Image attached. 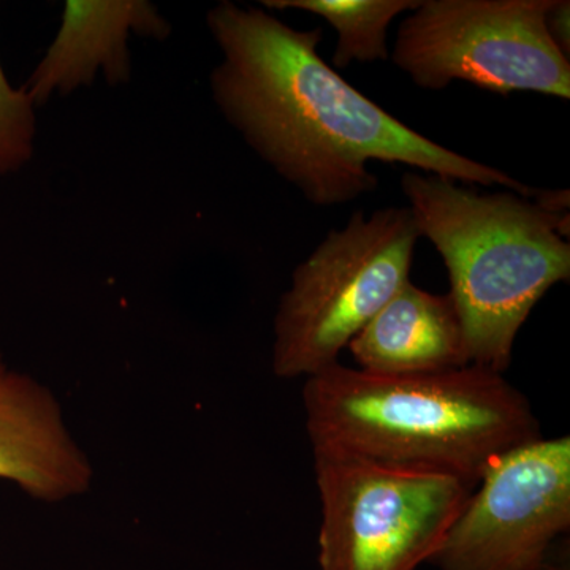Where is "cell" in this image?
I'll list each match as a JSON object with an SVG mask.
<instances>
[{"label":"cell","instance_id":"obj_1","mask_svg":"<svg viewBox=\"0 0 570 570\" xmlns=\"http://www.w3.org/2000/svg\"><path fill=\"white\" fill-rule=\"evenodd\" d=\"M223 61L209 91L225 121L307 202L335 206L377 189L373 160L404 164L468 186L535 189L452 151L356 91L318 56L321 29L298 31L258 7L230 0L206 13Z\"/></svg>","mask_w":570,"mask_h":570},{"label":"cell","instance_id":"obj_2","mask_svg":"<svg viewBox=\"0 0 570 570\" xmlns=\"http://www.w3.org/2000/svg\"><path fill=\"white\" fill-rule=\"evenodd\" d=\"M303 406L313 450L474 487L499 456L542 438L530 400L474 365L384 376L336 362L306 379Z\"/></svg>","mask_w":570,"mask_h":570},{"label":"cell","instance_id":"obj_3","mask_svg":"<svg viewBox=\"0 0 570 570\" xmlns=\"http://www.w3.org/2000/svg\"><path fill=\"white\" fill-rule=\"evenodd\" d=\"M401 189L420 236L448 268L469 365L504 374L531 311L553 285L569 281V213L419 171L404 174Z\"/></svg>","mask_w":570,"mask_h":570},{"label":"cell","instance_id":"obj_4","mask_svg":"<svg viewBox=\"0 0 570 570\" xmlns=\"http://www.w3.org/2000/svg\"><path fill=\"white\" fill-rule=\"evenodd\" d=\"M420 232L409 208L352 214L292 273L275 317L272 367L279 379L335 365L363 326L409 283Z\"/></svg>","mask_w":570,"mask_h":570},{"label":"cell","instance_id":"obj_5","mask_svg":"<svg viewBox=\"0 0 570 570\" xmlns=\"http://www.w3.org/2000/svg\"><path fill=\"white\" fill-rule=\"evenodd\" d=\"M321 570H417L475 487L453 475L313 450Z\"/></svg>","mask_w":570,"mask_h":570},{"label":"cell","instance_id":"obj_6","mask_svg":"<svg viewBox=\"0 0 570 570\" xmlns=\"http://www.w3.org/2000/svg\"><path fill=\"white\" fill-rule=\"evenodd\" d=\"M553 0H425L401 22L392 59L419 88L460 80L509 96L570 99V63L547 32Z\"/></svg>","mask_w":570,"mask_h":570},{"label":"cell","instance_id":"obj_7","mask_svg":"<svg viewBox=\"0 0 570 570\" xmlns=\"http://www.w3.org/2000/svg\"><path fill=\"white\" fill-rule=\"evenodd\" d=\"M430 564L441 570H569L570 439L539 438L490 464Z\"/></svg>","mask_w":570,"mask_h":570},{"label":"cell","instance_id":"obj_8","mask_svg":"<svg viewBox=\"0 0 570 570\" xmlns=\"http://www.w3.org/2000/svg\"><path fill=\"white\" fill-rule=\"evenodd\" d=\"M0 480L41 502L91 490L94 469L71 436L50 389L0 355Z\"/></svg>","mask_w":570,"mask_h":570},{"label":"cell","instance_id":"obj_9","mask_svg":"<svg viewBox=\"0 0 570 570\" xmlns=\"http://www.w3.org/2000/svg\"><path fill=\"white\" fill-rule=\"evenodd\" d=\"M132 33L164 41L171 26L153 3L142 0H69L58 36L22 89L39 107L52 96H69L91 86L97 75L108 85H127L132 77L127 45Z\"/></svg>","mask_w":570,"mask_h":570},{"label":"cell","instance_id":"obj_10","mask_svg":"<svg viewBox=\"0 0 570 570\" xmlns=\"http://www.w3.org/2000/svg\"><path fill=\"white\" fill-rule=\"evenodd\" d=\"M366 373H438L469 366L463 325L452 296L430 294L409 281L348 343Z\"/></svg>","mask_w":570,"mask_h":570},{"label":"cell","instance_id":"obj_11","mask_svg":"<svg viewBox=\"0 0 570 570\" xmlns=\"http://www.w3.org/2000/svg\"><path fill=\"white\" fill-rule=\"evenodd\" d=\"M422 0H262L269 10L317 14L337 32L335 70L352 62L387 61V32L397 14L414 11Z\"/></svg>","mask_w":570,"mask_h":570},{"label":"cell","instance_id":"obj_12","mask_svg":"<svg viewBox=\"0 0 570 570\" xmlns=\"http://www.w3.org/2000/svg\"><path fill=\"white\" fill-rule=\"evenodd\" d=\"M36 134V105L22 86L10 85L0 66V175L31 163Z\"/></svg>","mask_w":570,"mask_h":570},{"label":"cell","instance_id":"obj_13","mask_svg":"<svg viewBox=\"0 0 570 570\" xmlns=\"http://www.w3.org/2000/svg\"><path fill=\"white\" fill-rule=\"evenodd\" d=\"M547 32L557 45L558 50L569 58L570 51V2L553 0L546 14Z\"/></svg>","mask_w":570,"mask_h":570},{"label":"cell","instance_id":"obj_14","mask_svg":"<svg viewBox=\"0 0 570 570\" xmlns=\"http://www.w3.org/2000/svg\"><path fill=\"white\" fill-rule=\"evenodd\" d=\"M535 205L546 212L557 214H568L569 193L568 190H535Z\"/></svg>","mask_w":570,"mask_h":570}]
</instances>
